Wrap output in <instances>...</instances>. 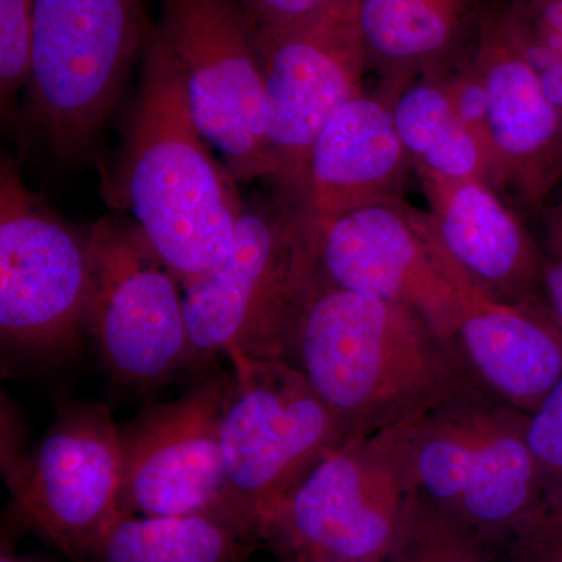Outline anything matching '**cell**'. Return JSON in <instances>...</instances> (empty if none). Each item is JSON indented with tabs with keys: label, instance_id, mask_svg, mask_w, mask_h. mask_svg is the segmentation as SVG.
Here are the masks:
<instances>
[{
	"label": "cell",
	"instance_id": "cell-1",
	"mask_svg": "<svg viewBox=\"0 0 562 562\" xmlns=\"http://www.w3.org/2000/svg\"><path fill=\"white\" fill-rule=\"evenodd\" d=\"M291 364L349 442L417 419L482 383L460 341L413 310L322 283L303 308Z\"/></svg>",
	"mask_w": 562,
	"mask_h": 562
},
{
	"label": "cell",
	"instance_id": "cell-2",
	"mask_svg": "<svg viewBox=\"0 0 562 562\" xmlns=\"http://www.w3.org/2000/svg\"><path fill=\"white\" fill-rule=\"evenodd\" d=\"M125 136L120 201L181 288L224 260L244 205L192 117L171 47L151 25Z\"/></svg>",
	"mask_w": 562,
	"mask_h": 562
},
{
	"label": "cell",
	"instance_id": "cell-3",
	"mask_svg": "<svg viewBox=\"0 0 562 562\" xmlns=\"http://www.w3.org/2000/svg\"><path fill=\"white\" fill-rule=\"evenodd\" d=\"M527 428V413L480 383L383 435L412 494L495 543L543 502Z\"/></svg>",
	"mask_w": 562,
	"mask_h": 562
},
{
	"label": "cell",
	"instance_id": "cell-4",
	"mask_svg": "<svg viewBox=\"0 0 562 562\" xmlns=\"http://www.w3.org/2000/svg\"><path fill=\"white\" fill-rule=\"evenodd\" d=\"M294 198L244 210L224 260L183 286L187 368L238 349L291 362L303 308L317 284Z\"/></svg>",
	"mask_w": 562,
	"mask_h": 562
},
{
	"label": "cell",
	"instance_id": "cell-5",
	"mask_svg": "<svg viewBox=\"0 0 562 562\" xmlns=\"http://www.w3.org/2000/svg\"><path fill=\"white\" fill-rule=\"evenodd\" d=\"M225 357L233 372L221 424L225 476L233 505L262 541L295 487L349 441L297 366L238 349Z\"/></svg>",
	"mask_w": 562,
	"mask_h": 562
},
{
	"label": "cell",
	"instance_id": "cell-6",
	"mask_svg": "<svg viewBox=\"0 0 562 562\" xmlns=\"http://www.w3.org/2000/svg\"><path fill=\"white\" fill-rule=\"evenodd\" d=\"M149 0H35L29 102L57 154L90 149L151 24Z\"/></svg>",
	"mask_w": 562,
	"mask_h": 562
},
{
	"label": "cell",
	"instance_id": "cell-7",
	"mask_svg": "<svg viewBox=\"0 0 562 562\" xmlns=\"http://www.w3.org/2000/svg\"><path fill=\"white\" fill-rule=\"evenodd\" d=\"M3 465L14 522L70 562H95L102 539L124 514L120 427L109 406L63 403L32 452Z\"/></svg>",
	"mask_w": 562,
	"mask_h": 562
},
{
	"label": "cell",
	"instance_id": "cell-8",
	"mask_svg": "<svg viewBox=\"0 0 562 562\" xmlns=\"http://www.w3.org/2000/svg\"><path fill=\"white\" fill-rule=\"evenodd\" d=\"M83 330L110 375L149 386L187 368L183 288L138 225L102 217L87 238Z\"/></svg>",
	"mask_w": 562,
	"mask_h": 562
},
{
	"label": "cell",
	"instance_id": "cell-9",
	"mask_svg": "<svg viewBox=\"0 0 562 562\" xmlns=\"http://www.w3.org/2000/svg\"><path fill=\"white\" fill-rule=\"evenodd\" d=\"M265 80L266 150L271 179L294 198L314 144L355 98L368 66L357 0H336L310 20L254 29Z\"/></svg>",
	"mask_w": 562,
	"mask_h": 562
},
{
	"label": "cell",
	"instance_id": "cell-10",
	"mask_svg": "<svg viewBox=\"0 0 562 562\" xmlns=\"http://www.w3.org/2000/svg\"><path fill=\"white\" fill-rule=\"evenodd\" d=\"M192 117L236 181L271 177L265 80L254 27L236 0H158Z\"/></svg>",
	"mask_w": 562,
	"mask_h": 562
},
{
	"label": "cell",
	"instance_id": "cell-11",
	"mask_svg": "<svg viewBox=\"0 0 562 562\" xmlns=\"http://www.w3.org/2000/svg\"><path fill=\"white\" fill-rule=\"evenodd\" d=\"M232 387V371L203 376L181 397L147 405L120 427L122 513L222 517L258 536L233 505L225 476L221 424Z\"/></svg>",
	"mask_w": 562,
	"mask_h": 562
},
{
	"label": "cell",
	"instance_id": "cell-12",
	"mask_svg": "<svg viewBox=\"0 0 562 562\" xmlns=\"http://www.w3.org/2000/svg\"><path fill=\"white\" fill-rule=\"evenodd\" d=\"M412 492L383 432L328 454L262 532L284 560L380 562Z\"/></svg>",
	"mask_w": 562,
	"mask_h": 562
},
{
	"label": "cell",
	"instance_id": "cell-13",
	"mask_svg": "<svg viewBox=\"0 0 562 562\" xmlns=\"http://www.w3.org/2000/svg\"><path fill=\"white\" fill-rule=\"evenodd\" d=\"M87 239L44 206L16 166L0 172V331L32 353L68 350L83 328Z\"/></svg>",
	"mask_w": 562,
	"mask_h": 562
},
{
	"label": "cell",
	"instance_id": "cell-14",
	"mask_svg": "<svg viewBox=\"0 0 562 562\" xmlns=\"http://www.w3.org/2000/svg\"><path fill=\"white\" fill-rule=\"evenodd\" d=\"M317 280L327 286L398 303L447 339H458L457 294L436 260L420 213L403 199L350 211L313 246Z\"/></svg>",
	"mask_w": 562,
	"mask_h": 562
},
{
	"label": "cell",
	"instance_id": "cell-15",
	"mask_svg": "<svg viewBox=\"0 0 562 562\" xmlns=\"http://www.w3.org/2000/svg\"><path fill=\"white\" fill-rule=\"evenodd\" d=\"M422 231L458 301V341L480 382L531 414L562 376V328L538 301H501L469 276L436 238L427 214Z\"/></svg>",
	"mask_w": 562,
	"mask_h": 562
},
{
	"label": "cell",
	"instance_id": "cell-16",
	"mask_svg": "<svg viewBox=\"0 0 562 562\" xmlns=\"http://www.w3.org/2000/svg\"><path fill=\"white\" fill-rule=\"evenodd\" d=\"M412 168L386 91L362 92L339 110L314 144L305 179L294 195L312 255L314 243L333 221L403 199Z\"/></svg>",
	"mask_w": 562,
	"mask_h": 562
},
{
	"label": "cell",
	"instance_id": "cell-17",
	"mask_svg": "<svg viewBox=\"0 0 562 562\" xmlns=\"http://www.w3.org/2000/svg\"><path fill=\"white\" fill-rule=\"evenodd\" d=\"M491 103V184L527 213L546 209L562 181V116L514 46L492 22L473 50Z\"/></svg>",
	"mask_w": 562,
	"mask_h": 562
},
{
	"label": "cell",
	"instance_id": "cell-18",
	"mask_svg": "<svg viewBox=\"0 0 562 562\" xmlns=\"http://www.w3.org/2000/svg\"><path fill=\"white\" fill-rule=\"evenodd\" d=\"M432 233L447 254L501 301H538L542 257L519 214L482 179L419 176Z\"/></svg>",
	"mask_w": 562,
	"mask_h": 562
},
{
	"label": "cell",
	"instance_id": "cell-19",
	"mask_svg": "<svg viewBox=\"0 0 562 562\" xmlns=\"http://www.w3.org/2000/svg\"><path fill=\"white\" fill-rule=\"evenodd\" d=\"M258 542L249 528L222 517L122 514L95 562H246Z\"/></svg>",
	"mask_w": 562,
	"mask_h": 562
},
{
	"label": "cell",
	"instance_id": "cell-20",
	"mask_svg": "<svg viewBox=\"0 0 562 562\" xmlns=\"http://www.w3.org/2000/svg\"><path fill=\"white\" fill-rule=\"evenodd\" d=\"M392 114L419 176L482 179L491 184L486 158L458 121L438 77H419L395 92Z\"/></svg>",
	"mask_w": 562,
	"mask_h": 562
},
{
	"label": "cell",
	"instance_id": "cell-21",
	"mask_svg": "<svg viewBox=\"0 0 562 562\" xmlns=\"http://www.w3.org/2000/svg\"><path fill=\"white\" fill-rule=\"evenodd\" d=\"M380 562H492L491 543L428 498L409 494Z\"/></svg>",
	"mask_w": 562,
	"mask_h": 562
},
{
	"label": "cell",
	"instance_id": "cell-22",
	"mask_svg": "<svg viewBox=\"0 0 562 562\" xmlns=\"http://www.w3.org/2000/svg\"><path fill=\"white\" fill-rule=\"evenodd\" d=\"M505 22L514 46L562 116V0H516Z\"/></svg>",
	"mask_w": 562,
	"mask_h": 562
},
{
	"label": "cell",
	"instance_id": "cell-23",
	"mask_svg": "<svg viewBox=\"0 0 562 562\" xmlns=\"http://www.w3.org/2000/svg\"><path fill=\"white\" fill-rule=\"evenodd\" d=\"M35 0H0V98L9 109L31 80Z\"/></svg>",
	"mask_w": 562,
	"mask_h": 562
},
{
	"label": "cell",
	"instance_id": "cell-24",
	"mask_svg": "<svg viewBox=\"0 0 562 562\" xmlns=\"http://www.w3.org/2000/svg\"><path fill=\"white\" fill-rule=\"evenodd\" d=\"M462 127L471 133L490 166L492 176L491 103L473 50L449 69L436 74Z\"/></svg>",
	"mask_w": 562,
	"mask_h": 562
},
{
	"label": "cell",
	"instance_id": "cell-25",
	"mask_svg": "<svg viewBox=\"0 0 562 562\" xmlns=\"http://www.w3.org/2000/svg\"><path fill=\"white\" fill-rule=\"evenodd\" d=\"M527 441L542 480L541 506L550 505L562 495V376L528 414Z\"/></svg>",
	"mask_w": 562,
	"mask_h": 562
},
{
	"label": "cell",
	"instance_id": "cell-26",
	"mask_svg": "<svg viewBox=\"0 0 562 562\" xmlns=\"http://www.w3.org/2000/svg\"><path fill=\"white\" fill-rule=\"evenodd\" d=\"M505 543L509 562H562V495L517 525Z\"/></svg>",
	"mask_w": 562,
	"mask_h": 562
},
{
	"label": "cell",
	"instance_id": "cell-27",
	"mask_svg": "<svg viewBox=\"0 0 562 562\" xmlns=\"http://www.w3.org/2000/svg\"><path fill=\"white\" fill-rule=\"evenodd\" d=\"M247 14L251 27L280 29L310 20L336 0H236Z\"/></svg>",
	"mask_w": 562,
	"mask_h": 562
},
{
	"label": "cell",
	"instance_id": "cell-28",
	"mask_svg": "<svg viewBox=\"0 0 562 562\" xmlns=\"http://www.w3.org/2000/svg\"><path fill=\"white\" fill-rule=\"evenodd\" d=\"M542 288L547 294L550 312L562 328V255L554 254L553 258H546Z\"/></svg>",
	"mask_w": 562,
	"mask_h": 562
},
{
	"label": "cell",
	"instance_id": "cell-29",
	"mask_svg": "<svg viewBox=\"0 0 562 562\" xmlns=\"http://www.w3.org/2000/svg\"><path fill=\"white\" fill-rule=\"evenodd\" d=\"M547 221H549L550 236H562V203L549 210Z\"/></svg>",
	"mask_w": 562,
	"mask_h": 562
},
{
	"label": "cell",
	"instance_id": "cell-30",
	"mask_svg": "<svg viewBox=\"0 0 562 562\" xmlns=\"http://www.w3.org/2000/svg\"><path fill=\"white\" fill-rule=\"evenodd\" d=\"M0 562H38L33 560L31 557H21V554H16L10 547H7V543L3 542L2 553H0Z\"/></svg>",
	"mask_w": 562,
	"mask_h": 562
},
{
	"label": "cell",
	"instance_id": "cell-31",
	"mask_svg": "<svg viewBox=\"0 0 562 562\" xmlns=\"http://www.w3.org/2000/svg\"><path fill=\"white\" fill-rule=\"evenodd\" d=\"M552 239L553 254L562 255V236H550Z\"/></svg>",
	"mask_w": 562,
	"mask_h": 562
},
{
	"label": "cell",
	"instance_id": "cell-32",
	"mask_svg": "<svg viewBox=\"0 0 562 562\" xmlns=\"http://www.w3.org/2000/svg\"><path fill=\"white\" fill-rule=\"evenodd\" d=\"M281 562H342V561H327V560H284Z\"/></svg>",
	"mask_w": 562,
	"mask_h": 562
}]
</instances>
